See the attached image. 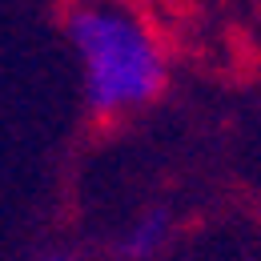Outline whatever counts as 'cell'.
Instances as JSON below:
<instances>
[{
    "label": "cell",
    "instance_id": "6da1fadb",
    "mask_svg": "<svg viewBox=\"0 0 261 261\" xmlns=\"http://www.w3.org/2000/svg\"><path fill=\"white\" fill-rule=\"evenodd\" d=\"M65 33L97 117H121L161 97L165 53L129 0H68Z\"/></svg>",
    "mask_w": 261,
    "mask_h": 261
},
{
    "label": "cell",
    "instance_id": "7a4b0ae2",
    "mask_svg": "<svg viewBox=\"0 0 261 261\" xmlns=\"http://www.w3.org/2000/svg\"><path fill=\"white\" fill-rule=\"evenodd\" d=\"M165 237H169V213L153 209V213L137 217V225H133L129 237H125V257L149 261V257H153V253L165 245Z\"/></svg>",
    "mask_w": 261,
    "mask_h": 261
},
{
    "label": "cell",
    "instance_id": "3957f363",
    "mask_svg": "<svg viewBox=\"0 0 261 261\" xmlns=\"http://www.w3.org/2000/svg\"><path fill=\"white\" fill-rule=\"evenodd\" d=\"M40 261H72V257H65V253H53V257H40Z\"/></svg>",
    "mask_w": 261,
    "mask_h": 261
}]
</instances>
